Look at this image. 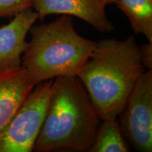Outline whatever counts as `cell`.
<instances>
[{
	"label": "cell",
	"instance_id": "obj_11",
	"mask_svg": "<svg viewBox=\"0 0 152 152\" xmlns=\"http://www.w3.org/2000/svg\"><path fill=\"white\" fill-rule=\"evenodd\" d=\"M33 0H0V18H12L22 11L32 8Z\"/></svg>",
	"mask_w": 152,
	"mask_h": 152
},
{
	"label": "cell",
	"instance_id": "obj_1",
	"mask_svg": "<svg viewBox=\"0 0 152 152\" xmlns=\"http://www.w3.org/2000/svg\"><path fill=\"white\" fill-rule=\"evenodd\" d=\"M145 71L140 46L130 35L123 40L111 38L96 42L77 77L99 119L105 121L118 117Z\"/></svg>",
	"mask_w": 152,
	"mask_h": 152
},
{
	"label": "cell",
	"instance_id": "obj_12",
	"mask_svg": "<svg viewBox=\"0 0 152 152\" xmlns=\"http://www.w3.org/2000/svg\"><path fill=\"white\" fill-rule=\"evenodd\" d=\"M140 57L144 68L152 69V43L142 44L140 46Z\"/></svg>",
	"mask_w": 152,
	"mask_h": 152
},
{
	"label": "cell",
	"instance_id": "obj_8",
	"mask_svg": "<svg viewBox=\"0 0 152 152\" xmlns=\"http://www.w3.org/2000/svg\"><path fill=\"white\" fill-rule=\"evenodd\" d=\"M35 85L22 66L0 72V133Z\"/></svg>",
	"mask_w": 152,
	"mask_h": 152
},
{
	"label": "cell",
	"instance_id": "obj_6",
	"mask_svg": "<svg viewBox=\"0 0 152 152\" xmlns=\"http://www.w3.org/2000/svg\"><path fill=\"white\" fill-rule=\"evenodd\" d=\"M101 0H33L32 9L42 20L52 14L75 16L102 33H110L114 26L106 16Z\"/></svg>",
	"mask_w": 152,
	"mask_h": 152
},
{
	"label": "cell",
	"instance_id": "obj_2",
	"mask_svg": "<svg viewBox=\"0 0 152 152\" xmlns=\"http://www.w3.org/2000/svg\"><path fill=\"white\" fill-rule=\"evenodd\" d=\"M54 79L33 151L68 149L89 152L101 123L97 113L77 76Z\"/></svg>",
	"mask_w": 152,
	"mask_h": 152
},
{
	"label": "cell",
	"instance_id": "obj_3",
	"mask_svg": "<svg viewBox=\"0 0 152 152\" xmlns=\"http://www.w3.org/2000/svg\"><path fill=\"white\" fill-rule=\"evenodd\" d=\"M21 57V66L35 85L58 76H77L96 42L82 37L71 16L62 15L47 23L33 26Z\"/></svg>",
	"mask_w": 152,
	"mask_h": 152
},
{
	"label": "cell",
	"instance_id": "obj_5",
	"mask_svg": "<svg viewBox=\"0 0 152 152\" xmlns=\"http://www.w3.org/2000/svg\"><path fill=\"white\" fill-rule=\"evenodd\" d=\"M121 132L136 151H152V69L142 74L119 114Z\"/></svg>",
	"mask_w": 152,
	"mask_h": 152
},
{
	"label": "cell",
	"instance_id": "obj_4",
	"mask_svg": "<svg viewBox=\"0 0 152 152\" xmlns=\"http://www.w3.org/2000/svg\"><path fill=\"white\" fill-rule=\"evenodd\" d=\"M52 80L38 83L0 133V152H31L43 124Z\"/></svg>",
	"mask_w": 152,
	"mask_h": 152
},
{
	"label": "cell",
	"instance_id": "obj_10",
	"mask_svg": "<svg viewBox=\"0 0 152 152\" xmlns=\"http://www.w3.org/2000/svg\"><path fill=\"white\" fill-rule=\"evenodd\" d=\"M102 121L89 152L130 151V147L124 140L116 119Z\"/></svg>",
	"mask_w": 152,
	"mask_h": 152
},
{
	"label": "cell",
	"instance_id": "obj_13",
	"mask_svg": "<svg viewBox=\"0 0 152 152\" xmlns=\"http://www.w3.org/2000/svg\"><path fill=\"white\" fill-rule=\"evenodd\" d=\"M102 1V3L104 4V5H109V4H111L113 3L114 0H101Z\"/></svg>",
	"mask_w": 152,
	"mask_h": 152
},
{
	"label": "cell",
	"instance_id": "obj_7",
	"mask_svg": "<svg viewBox=\"0 0 152 152\" xmlns=\"http://www.w3.org/2000/svg\"><path fill=\"white\" fill-rule=\"evenodd\" d=\"M37 19V13L29 8L0 27V72L21 66V57L28 44L26 36Z\"/></svg>",
	"mask_w": 152,
	"mask_h": 152
},
{
	"label": "cell",
	"instance_id": "obj_9",
	"mask_svg": "<svg viewBox=\"0 0 152 152\" xmlns=\"http://www.w3.org/2000/svg\"><path fill=\"white\" fill-rule=\"evenodd\" d=\"M124 13L134 34H142L152 43V0H114Z\"/></svg>",
	"mask_w": 152,
	"mask_h": 152
}]
</instances>
